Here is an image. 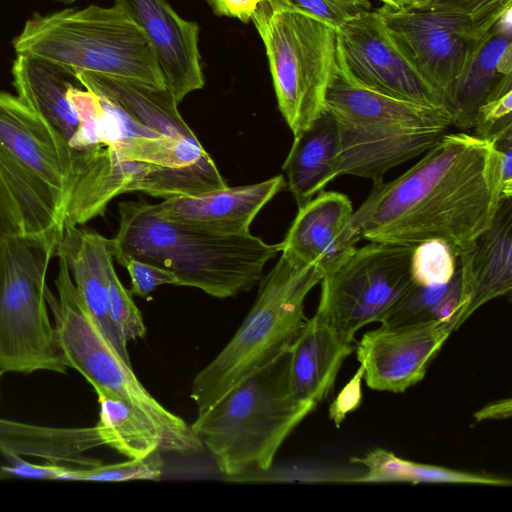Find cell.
Here are the masks:
<instances>
[{
    "label": "cell",
    "mask_w": 512,
    "mask_h": 512,
    "mask_svg": "<svg viewBox=\"0 0 512 512\" xmlns=\"http://www.w3.org/2000/svg\"><path fill=\"white\" fill-rule=\"evenodd\" d=\"M499 162L490 139L447 132L405 173L373 184L352 229L369 242L441 240L458 256L494 221L503 200Z\"/></svg>",
    "instance_id": "1"
},
{
    "label": "cell",
    "mask_w": 512,
    "mask_h": 512,
    "mask_svg": "<svg viewBox=\"0 0 512 512\" xmlns=\"http://www.w3.org/2000/svg\"><path fill=\"white\" fill-rule=\"evenodd\" d=\"M119 226L111 241L120 264L137 259L172 271L179 286L198 288L216 298L247 292L262 279L266 263L281 252L252 235H220L157 216L145 201L118 206Z\"/></svg>",
    "instance_id": "2"
},
{
    "label": "cell",
    "mask_w": 512,
    "mask_h": 512,
    "mask_svg": "<svg viewBox=\"0 0 512 512\" xmlns=\"http://www.w3.org/2000/svg\"><path fill=\"white\" fill-rule=\"evenodd\" d=\"M317 404L299 399L289 380V349L197 414L191 428L230 480L272 467L281 445Z\"/></svg>",
    "instance_id": "3"
},
{
    "label": "cell",
    "mask_w": 512,
    "mask_h": 512,
    "mask_svg": "<svg viewBox=\"0 0 512 512\" xmlns=\"http://www.w3.org/2000/svg\"><path fill=\"white\" fill-rule=\"evenodd\" d=\"M341 145V175L383 181L392 168L431 149L448 132L451 116L438 108L359 85L336 66L325 96Z\"/></svg>",
    "instance_id": "4"
},
{
    "label": "cell",
    "mask_w": 512,
    "mask_h": 512,
    "mask_svg": "<svg viewBox=\"0 0 512 512\" xmlns=\"http://www.w3.org/2000/svg\"><path fill=\"white\" fill-rule=\"evenodd\" d=\"M13 46L17 55L33 56L75 72L167 87L148 37L115 4L34 16L25 23Z\"/></svg>",
    "instance_id": "5"
},
{
    "label": "cell",
    "mask_w": 512,
    "mask_h": 512,
    "mask_svg": "<svg viewBox=\"0 0 512 512\" xmlns=\"http://www.w3.org/2000/svg\"><path fill=\"white\" fill-rule=\"evenodd\" d=\"M323 273L283 253L260 280L255 302L224 348L194 377L191 398L197 414L255 371L288 350L305 325V299Z\"/></svg>",
    "instance_id": "6"
},
{
    "label": "cell",
    "mask_w": 512,
    "mask_h": 512,
    "mask_svg": "<svg viewBox=\"0 0 512 512\" xmlns=\"http://www.w3.org/2000/svg\"><path fill=\"white\" fill-rule=\"evenodd\" d=\"M57 295L46 289L59 346L68 367L77 370L96 394L122 399L140 410L163 441L162 452L192 455L203 450L191 425L162 406L142 385L100 330L82 301L66 263L59 259Z\"/></svg>",
    "instance_id": "7"
},
{
    "label": "cell",
    "mask_w": 512,
    "mask_h": 512,
    "mask_svg": "<svg viewBox=\"0 0 512 512\" xmlns=\"http://www.w3.org/2000/svg\"><path fill=\"white\" fill-rule=\"evenodd\" d=\"M251 20L265 47L278 108L295 136L325 112L337 29L286 0H261Z\"/></svg>",
    "instance_id": "8"
},
{
    "label": "cell",
    "mask_w": 512,
    "mask_h": 512,
    "mask_svg": "<svg viewBox=\"0 0 512 512\" xmlns=\"http://www.w3.org/2000/svg\"><path fill=\"white\" fill-rule=\"evenodd\" d=\"M57 238L20 234L0 245V370L69 368L48 315L46 276Z\"/></svg>",
    "instance_id": "9"
},
{
    "label": "cell",
    "mask_w": 512,
    "mask_h": 512,
    "mask_svg": "<svg viewBox=\"0 0 512 512\" xmlns=\"http://www.w3.org/2000/svg\"><path fill=\"white\" fill-rule=\"evenodd\" d=\"M71 150L18 97L0 91V171L25 232L59 238Z\"/></svg>",
    "instance_id": "10"
},
{
    "label": "cell",
    "mask_w": 512,
    "mask_h": 512,
    "mask_svg": "<svg viewBox=\"0 0 512 512\" xmlns=\"http://www.w3.org/2000/svg\"><path fill=\"white\" fill-rule=\"evenodd\" d=\"M226 186L211 156L187 167L168 168L120 161L107 146L71 151L62 228L103 215L108 204L124 193L142 192L165 200Z\"/></svg>",
    "instance_id": "11"
},
{
    "label": "cell",
    "mask_w": 512,
    "mask_h": 512,
    "mask_svg": "<svg viewBox=\"0 0 512 512\" xmlns=\"http://www.w3.org/2000/svg\"><path fill=\"white\" fill-rule=\"evenodd\" d=\"M415 246L371 242L323 275L315 317L354 343L357 331L380 322L413 285Z\"/></svg>",
    "instance_id": "12"
},
{
    "label": "cell",
    "mask_w": 512,
    "mask_h": 512,
    "mask_svg": "<svg viewBox=\"0 0 512 512\" xmlns=\"http://www.w3.org/2000/svg\"><path fill=\"white\" fill-rule=\"evenodd\" d=\"M398 49L442 96L459 76L478 43L498 19L476 20L410 4L376 10Z\"/></svg>",
    "instance_id": "13"
},
{
    "label": "cell",
    "mask_w": 512,
    "mask_h": 512,
    "mask_svg": "<svg viewBox=\"0 0 512 512\" xmlns=\"http://www.w3.org/2000/svg\"><path fill=\"white\" fill-rule=\"evenodd\" d=\"M337 67L364 87L445 109L441 94L398 49L376 10L360 11L337 28Z\"/></svg>",
    "instance_id": "14"
},
{
    "label": "cell",
    "mask_w": 512,
    "mask_h": 512,
    "mask_svg": "<svg viewBox=\"0 0 512 512\" xmlns=\"http://www.w3.org/2000/svg\"><path fill=\"white\" fill-rule=\"evenodd\" d=\"M455 325L430 321L366 332L356 346L363 380L373 390L402 393L420 382Z\"/></svg>",
    "instance_id": "15"
},
{
    "label": "cell",
    "mask_w": 512,
    "mask_h": 512,
    "mask_svg": "<svg viewBox=\"0 0 512 512\" xmlns=\"http://www.w3.org/2000/svg\"><path fill=\"white\" fill-rule=\"evenodd\" d=\"M114 1L148 37L166 85L178 103L204 86L195 22L182 18L167 0Z\"/></svg>",
    "instance_id": "16"
},
{
    "label": "cell",
    "mask_w": 512,
    "mask_h": 512,
    "mask_svg": "<svg viewBox=\"0 0 512 512\" xmlns=\"http://www.w3.org/2000/svg\"><path fill=\"white\" fill-rule=\"evenodd\" d=\"M353 212L347 195L321 191L298 207L280 242V253L298 263L316 266L325 275L346 259L361 240L351 226Z\"/></svg>",
    "instance_id": "17"
},
{
    "label": "cell",
    "mask_w": 512,
    "mask_h": 512,
    "mask_svg": "<svg viewBox=\"0 0 512 512\" xmlns=\"http://www.w3.org/2000/svg\"><path fill=\"white\" fill-rule=\"evenodd\" d=\"M286 186L283 175H276L255 184L165 199L151 208L163 219L201 231L246 235L262 208Z\"/></svg>",
    "instance_id": "18"
},
{
    "label": "cell",
    "mask_w": 512,
    "mask_h": 512,
    "mask_svg": "<svg viewBox=\"0 0 512 512\" xmlns=\"http://www.w3.org/2000/svg\"><path fill=\"white\" fill-rule=\"evenodd\" d=\"M90 315L105 337L129 364L127 342L109 315L108 269L114 258L110 239L79 226L62 228L55 247Z\"/></svg>",
    "instance_id": "19"
},
{
    "label": "cell",
    "mask_w": 512,
    "mask_h": 512,
    "mask_svg": "<svg viewBox=\"0 0 512 512\" xmlns=\"http://www.w3.org/2000/svg\"><path fill=\"white\" fill-rule=\"evenodd\" d=\"M353 343L342 339L332 328L313 316L289 348V380L301 400L318 404L332 392Z\"/></svg>",
    "instance_id": "20"
},
{
    "label": "cell",
    "mask_w": 512,
    "mask_h": 512,
    "mask_svg": "<svg viewBox=\"0 0 512 512\" xmlns=\"http://www.w3.org/2000/svg\"><path fill=\"white\" fill-rule=\"evenodd\" d=\"M470 286L464 323L485 303L512 289V198L503 199L494 221L472 248L461 253Z\"/></svg>",
    "instance_id": "21"
},
{
    "label": "cell",
    "mask_w": 512,
    "mask_h": 512,
    "mask_svg": "<svg viewBox=\"0 0 512 512\" xmlns=\"http://www.w3.org/2000/svg\"><path fill=\"white\" fill-rule=\"evenodd\" d=\"M512 74L511 37L493 28L482 37L469 61L444 96L452 126L473 129L477 112L498 82Z\"/></svg>",
    "instance_id": "22"
},
{
    "label": "cell",
    "mask_w": 512,
    "mask_h": 512,
    "mask_svg": "<svg viewBox=\"0 0 512 512\" xmlns=\"http://www.w3.org/2000/svg\"><path fill=\"white\" fill-rule=\"evenodd\" d=\"M17 97L40 116L68 145L78 127L67 92L82 86L76 72L33 56L17 55L13 68Z\"/></svg>",
    "instance_id": "23"
},
{
    "label": "cell",
    "mask_w": 512,
    "mask_h": 512,
    "mask_svg": "<svg viewBox=\"0 0 512 512\" xmlns=\"http://www.w3.org/2000/svg\"><path fill=\"white\" fill-rule=\"evenodd\" d=\"M287 185L301 207L341 176V145L332 117L324 112L294 136L283 163Z\"/></svg>",
    "instance_id": "24"
},
{
    "label": "cell",
    "mask_w": 512,
    "mask_h": 512,
    "mask_svg": "<svg viewBox=\"0 0 512 512\" xmlns=\"http://www.w3.org/2000/svg\"><path fill=\"white\" fill-rule=\"evenodd\" d=\"M105 445L97 425L83 428H55L0 419V453L40 457L53 463L90 467L97 459L82 454Z\"/></svg>",
    "instance_id": "25"
},
{
    "label": "cell",
    "mask_w": 512,
    "mask_h": 512,
    "mask_svg": "<svg viewBox=\"0 0 512 512\" xmlns=\"http://www.w3.org/2000/svg\"><path fill=\"white\" fill-rule=\"evenodd\" d=\"M470 297L465 266L458 256V267L452 279L444 284L417 285L411 288L380 320L381 326L395 327L430 321H446L458 329Z\"/></svg>",
    "instance_id": "26"
},
{
    "label": "cell",
    "mask_w": 512,
    "mask_h": 512,
    "mask_svg": "<svg viewBox=\"0 0 512 512\" xmlns=\"http://www.w3.org/2000/svg\"><path fill=\"white\" fill-rule=\"evenodd\" d=\"M351 462L361 464L366 472L355 482H408V483H456L510 486L509 479L464 472L442 466L416 463L399 458L382 448H375L363 457H352Z\"/></svg>",
    "instance_id": "27"
},
{
    "label": "cell",
    "mask_w": 512,
    "mask_h": 512,
    "mask_svg": "<svg viewBox=\"0 0 512 512\" xmlns=\"http://www.w3.org/2000/svg\"><path fill=\"white\" fill-rule=\"evenodd\" d=\"M100 430L104 444L128 459H144L162 452L163 441L153 424L130 403L98 394Z\"/></svg>",
    "instance_id": "28"
},
{
    "label": "cell",
    "mask_w": 512,
    "mask_h": 512,
    "mask_svg": "<svg viewBox=\"0 0 512 512\" xmlns=\"http://www.w3.org/2000/svg\"><path fill=\"white\" fill-rule=\"evenodd\" d=\"M120 161H135L168 168H183L210 155L198 138L129 136L110 147Z\"/></svg>",
    "instance_id": "29"
},
{
    "label": "cell",
    "mask_w": 512,
    "mask_h": 512,
    "mask_svg": "<svg viewBox=\"0 0 512 512\" xmlns=\"http://www.w3.org/2000/svg\"><path fill=\"white\" fill-rule=\"evenodd\" d=\"M163 462L160 452L144 459H128L114 464H97L90 467H68L66 481L122 482L130 480H158L162 474Z\"/></svg>",
    "instance_id": "30"
},
{
    "label": "cell",
    "mask_w": 512,
    "mask_h": 512,
    "mask_svg": "<svg viewBox=\"0 0 512 512\" xmlns=\"http://www.w3.org/2000/svg\"><path fill=\"white\" fill-rule=\"evenodd\" d=\"M458 267V256L445 242L437 239L414 247L411 275L414 284L438 285L449 282Z\"/></svg>",
    "instance_id": "31"
},
{
    "label": "cell",
    "mask_w": 512,
    "mask_h": 512,
    "mask_svg": "<svg viewBox=\"0 0 512 512\" xmlns=\"http://www.w3.org/2000/svg\"><path fill=\"white\" fill-rule=\"evenodd\" d=\"M109 315L126 342L141 338L146 333L142 315L135 305L132 294L119 280L111 263L108 269Z\"/></svg>",
    "instance_id": "32"
},
{
    "label": "cell",
    "mask_w": 512,
    "mask_h": 512,
    "mask_svg": "<svg viewBox=\"0 0 512 512\" xmlns=\"http://www.w3.org/2000/svg\"><path fill=\"white\" fill-rule=\"evenodd\" d=\"M512 74L504 76L479 108L473 131L475 136L489 138L512 123Z\"/></svg>",
    "instance_id": "33"
},
{
    "label": "cell",
    "mask_w": 512,
    "mask_h": 512,
    "mask_svg": "<svg viewBox=\"0 0 512 512\" xmlns=\"http://www.w3.org/2000/svg\"><path fill=\"white\" fill-rule=\"evenodd\" d=\"M130 276V293L147 297L161 285H178L177 276L170 270L137 259H128L122 263Z\"/></svg>",
    "instance_id": "34"
},
{
    "label": "cell",
    "mask_w": 512,
    "mask_h": 512,
    "mask_svg": "<svg viewBox=\"0 0 512 512\" xmlns=\"http://www.w3.org/2000/svg\"><path fill=\"white\" fill-rule=\"evenodd\" d=\"M412 4L481 20L498 19L505 10L512 7V0H418Z\"/></svg>",
    "instance_id": "35"
},
{
    "label": "cell",
    "mask_w": 512,
    "mask_h": 512,
    "mask_svg": "<svg viewBox=\"0 0 512 512\" xmlns=\"http://www.w3.org/2000/svg\"><path fill=\"white\" fill-rule=\"evenodd\" d=\"M364 373V366L360 364L355 374L341 389L336 399L330 404L328 416L336 427H340L347 414L355 411L361 405Z\"/></svg>",
    "instance_id": "36"
},
{
    "label": "cell",
    "mask_w": 512,
    "mask_h": 512,
    "mask_svg": "<svg viewBox=\"0 0 512 512\" xmlns=\"http://www.w3.org/2000/svg\"><path fill=\"white\" fill-rule=\"evenodd\" d=\"M9 466H2L1 469L10 477H20L37 480H64L68 469L65 465L50 462L49 464L37 465L25 461L21 456L4 454Z\"/></svg>",
    "instance_id": "37"
},
{
    "label": "cell",
    "mask_w": 512,
    "mask_h": 512,
    "mask_svg": "<svg viewBox=\"0 0 512 512\" xmlns=\"http://www.w3.org/2000/svg\"><path fill=\"white\" fill-rule=\"evenodd\" d=\"M24 233L23 218L0 171V245L11 236Z\"/></svg>",
    "instance_id": "38"
},
{
    "label": "cell",
    "mask_w": 512,
    "mask_h": 512,
    "mask_svg": "<svg viewBox=\"0 0 512 512\" xmlns=\"http://www.w3.org/2000/svg\"><path fill=\"white\" fill-rule=\"evenodd\" d=\"M487 139L493 142L500 153L499 175L502 198H512V123Z\"/></svg>",
    "instance_id": "39"
},
{
    "label": "cell",
    "mask_w": 512,
    "mask_h": 512,
    "mask_svg": "<svg viewBox=\"0 0 512 512\" xmlns=\"http://www.w3.org/2000/svg\"><path fill=\"white\" fill-rule=\"evenodd\" d=\"M295 7L326 22L334 28L340 27L353 13L329 0H286Z\"/></svg>",
    "instance_id": "40"
},
{
    "label": "cell",
    "mask_w": 512,
    "mask_h": 512,
    "mask_svg": "<svg viewBox=\"0 0 512 512\" xmlns=\"http://www.w3.org/2000/svg\"><path fill=\"white\" fill-rule=\"evenodd\" d=\"M218 15L237 18L249 22L261 0H208Z\"/></svg>",
    "instance_id": "41"
},
{
    "label": "cell",
    "mask_w": 512,
    "mask_h": 512,
    "mask_svg": "<svg viewBox=\"0 0 512 512\" xmlns=\"http://www.w3.org/2000/svg\"><path fill=\"white\" fill-rule=\"evenodd\" d=\"M511 399H502L493 402L474 414L477 421L486 419H505L511 416Z\"/></svg>",
    "instance_id": "42"
},
{
    "label": "cell",
    "mask_w": 512,
    "mask_h": 512,
    "mask_svg": "<svg viewBox=\"0 0 512 512\" xmlns=\"http://www.w3.org/2000/svg\"><path fill=\"white\" fill-rule=\"evenodd\" d=\"M345 7L354 10L361 11L370 9V2L368 0H339Z\"/></svg>",
    "instance_id": "43"
},
{
    "label": "cell",
    "mask_w": 512,
    "mask_h": 512,
    "mask_svg": "<svg viewBox=\"0 0 512 512\" xmlns=\"http://www.w3.org/2000/svg\"><path fill=\"white\" fill-rule=\"evenodd\" d=\"M383 5L390 6L392 8H400L403 6V0H379Z\"/></svg>",
    "instance_id": "44"
},
{
    "label": "cell",
    "mask_w": 512,
    "mask_h": 512,
    "mask_svg": "<svg viewBox=\"0 0 512 512\" xmlns=\"http://www.w3.org/2000/svg\"><path fill=\"white\" fill-rule=\"evenodd\" d=\"M329 1H331V2L335 3V4H336V5H338V6H341L342 8H345V9H347V10H349V11L353 12V13H356L355 11H353V10H351V9H349V8H347V7H345V6H344V5H343L339 0H329Z\"/></svg>",
    "instance_id": "45"
},
{
    "label": "cell",
    "mask_w": 512,
    "mask_h": 512,
    "mask_svg": "<svg viewBox=\"0 0 512 512\" xmlns=\"http://www.w3.org/2000/svg\"><path fill=\"white\" fill-rule=\"evenodd\" d=\"M11 478L9 475H7L1 468H0V480Z\"/></svg>",
    "instance_id": "46"
},
{
    "label": "cell",
    "mask_w": 512,
    "mask_h": 512,
    "mask_svg": "<svg viewBox=\"0 0 512 512\" xmlns=\"http://www.w3.org/2000/svg\"><path fill=\"white\" fill-rule=\"evenodd\" d=\"M416 1H418V0H403V6L412 4V3L416 2Z\"/></svg>",
    "instance_id": "47"
},
{
    "label": "cell",
    "mask_w": 512,
    "mask_h": 512,
    "mask_svg": "<svg viewBox=\"0 0 512 512\" xmlns=\"http://www.w3.org/2000/svg\"><path fill=\"white\" fill-rule=\"evenodd\" d=\"M3 373H4V372H3L2 370H0V379H1V376H2V374H3Z\"/></svg>",
    "instance_id": "48"
},
{
    "label": "cell",
    "mask_w": 512,
    "mask_h": 512,
    "mask_svg": "<svg viewBox=\"0 0 512 512\" xmlns=\"http://www.w3.org/2000/svg\"><path fill=\"white\" fill-rule=\"evenodd\" d=\"M68 1H74V0H68Z\"/></svg>",
    "instance_id": "49"
},
{
    "label": "cell",
    "mask_w": 512,
    "mask_h": 512,
    "mask_svg": "<svg viewBox=\"0 0 512 512\" xmlns=\"http://www.w3.org/2000/svg\"><path fill=\"white\" fill-rule=\"evenodd\" d=\"M208 1V0H207Z\"/></svg>",
    "instance_id": "50"
}]
</instances>
